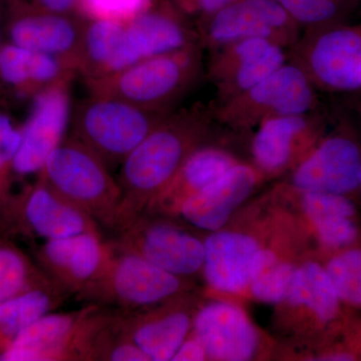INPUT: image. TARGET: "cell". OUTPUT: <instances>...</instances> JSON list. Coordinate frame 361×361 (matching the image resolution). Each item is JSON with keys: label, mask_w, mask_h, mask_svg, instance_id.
<instances>
[{"label": "cell", "mask_w": 361, "mask_h": 361, "mask_svg": "<svg viewBox=\"0 0 361 361\" xmlns=\"http://www.w3.org/2000/svg\"><path fill=\"white\" fill-rule=\"evenodd\" d=\"M202 49L212 51L237 40L263 39L288 51L302 30L275 0H232L198 23Z\"/></svg>", "instance_id": "cell-9"}, {"label": "cell", "mask_w": 361, "mask_h": 361, "mask_svg": "<svg viewBox=\"0 0 361 361\" xmlns=\"http://www.w3.org/2000/svg\"><path fill=\"white\" fill-rule=\"evenodd\" d=\"M357 9H360V14H361V0H360V4H358V8Z\"/></svg>", "instance_id": "cell-42"}, {"label": "cell", "mask_w": 361, "mask_h": 361, "mask_svg": "<svg viewBox=\"0 0 361 361\" xmlns=\"http://www.w3.org/2000/svg\"><path fill=\"white\" fill-rule=\"evenodd\" d=\"M304 30L345 23L360 0H275Z\"/></svg>", "instance_id": "cell-28"}, {"label": "cell", "mask_w": 361, "mask_h": 361, "mask_svg": "<svg viewBox=\"0 0 361 361\" xmlns=\"http://www.w3.org/2000/svg\"><path fill=\"white\" fill-rule=\"evenodd\" d=\"M360 242L330 254L324 264L341 302L353 308H361Z\"/></svg>", "instance_id": "cell-29"}, {"label": "cell", "mask_w": 361, "mask_h": 361, "mask_svg": "<svg viewBox=\"0 0 361 361\" xmlns=\"http://www.w3.org/2000/svg\"><path fill=\"white\" fill-rule=\"evenodd\" d=\"M23 215L30 231L45 240L102 230L89 214L56 193L40 176L25 195Z\"/></svg>", "instance_id": "cell-24"}, {"label": "cell", "mask_w": 361, "mask_h": 361, "mask_svg": "<svg viewBox=\"0 0 361 361\" xmlns=\"http://www.w3.org/2000/svg\"><path fill=\"white\" fill-rule=\"evenodd\" d=\"M195 44H200L198 32L190 25L186 16L175 6L172 0L154 2L145 13L123 23L118 49L106 75L142 59L170 54Z\"/></svg>", "instance_id": "cell-11"}, {"label": "cell", "mask_w": 361, "mask_h": 361, "mask_svg": "<svg viewBox=\"0 0 361 361\" xmlns=\"http://www.w3.org/2000/svg\"><path fill=\"white\" fill-rule=\"evenodd\" d=\"M204 246L201 275L209 291L230 295L247 293L263 247L259 240L248 233L221 229L209 233Z\"/></svg>", "instance_id": "cell-18"}, {"label": "cell", "mask_w": 361, "mask_h": 361, "mask_svg": "<svg viewBox=\"0 0 361 361\" xmlns=\"http://www.w3.org/2000/svg\"><path fill=\"white\" fill-rule=\"evenodd\" d=\"M32 1L45 9L61 13H73L78 4V0H32Z\"/></svg>", "instance_id": "cell-38"}, {"label": "cell", "mask_w": 361, "mask_h": 361, "mask_svg": "<svg viewBox=\"0 0 361 361\" xmlns=\"http://www.w3.org/2000/svg\"><path fill=\"white\" fill-rule=\"evenodd\" d=\"M87 20L127 23L145 13L154 0H80Z\"/></svg>", "instance_id": "cell-34"}, {"label": "cell", "mask_w": 361, "mask_h": 361, "mask_svg": "<svg viewBox=\"0 0 361 361\" xmlns=\"http://www.w3.org/2000/svg\"><path fill=\"white\" fill-rule=\"evenodd\" d=\"M4 39L68 61L78 73L87 20L56 13L30 0H0Z\"/></svg>", "instance_id": "cell-8"}, {"label": "cell", "mask_w": 361, "mask_h": 361, "mask_svg": "<svg viewBox=\"0 0 361 361\" xmlns=\"http://www.w3.org/2000/svg\"><path fill=\"white\" fill-rule=\"evenodd\" d=\"M315 87L300 68L284 63L257 85L213 108L217 122L235 130L257 128L274 116L315 111Z\"/></svg>", "instance_id": "cell-6"}, {"label": "cell", "mask_w": 361, "mask_h": 361, "mask_svg": "<svg viewBox=\"0 0 361 361\" xmlns=\"http://www.w3.org/2000/svg\"><path fill=\"white\" fill-rule=\"evenodd\" d=\"M191 334L205 348L209 360H250L260 348V334L245 311L218 299L199 306Z\"/></svg>", "instance_id": "cell-17"}, {"label": "cell", "mask_w": 361, "mask_h": 361, "mask_svg": "<svg viewBox=\"0 0 361 361\" xmlns=\"http://www.w3.org/2000/svg\"><path fill=\"white\" fill-rule=\"evenodd\" d=\"M173 361H200L208 360L205 348L200 341L190 334L189 336L180 344Z\"/></svg>", "instance_id": "cell-37"}, {"label": "cell", "mask_w": 361, "mask_h": 361, "mask_svg": "<svg viewBox=\"0 0 361 361\" xmlns=\"http://www.w3.org/2000/svg\"><path fill=\"white\" fill-rule=\"evenodd\" d=\"M172 111L140 108L114 97L90 94L73 106L71 137L113 170Z\"/></svg>", "instance_id": "cell-4"}, {"label": "cell", "mask_w": 361, "mask_h": 361, "mask_svg": "<svg viewBox=\"0 0 361 361\" xmlns=\"http://www.w3.org/2000/svg\"><path fill=\"white\" fill-rule=\"evenodd\" d=\"M199 300L193 292L147 310L116 311L118 325L149 361H170L191 334Z\"/></svg>", "instance_id": "cell-12"}, {"label": "cell", "mask_w": 361, "mask_h": 361, "mask_svg": "<svg viewBox=\"0 0 361 361\" xmlns=\"http://www.w3.org/2000/svg\"><path fill=\"white\" fill-rule=\"evenodd\" d=\"M296 192L300 196L301 209L310 225L334 218L358 217L355 204L348 196L320 192Z\"/></svg>", "instance_id": "cell-32"}, {"label": "cell", "mask_w": 361, "mask_h": 361, "mask_svg": "<svg viewBox=\"0 0 361 361\" xmlns=\"http://www.w3.org/2000/svg\"><path fill=\"white\" fill-rule=\"evenodd\" d=\"M61 197L89 214L102 229L113 232L121 188L101 159L68 135L39 173Z\"/></svg>", "instance_id": "cell-5"}, {"label": "cell", "mask_w": 361, "mask_h": 361, "mask_svg": "<svg viewBox=\"0 0 361 361\" xmlns=\"http://www.w3.org/2000/svg\"><path fill=\"white\" fill-rule=\"evenodd\" d=\"M231 1L232 0H172L180 13L187 18H195L197 23L205 20Z\"/></svg>", "instance_id": "cell-36"}, {"label": "cell", "mask_w": 361, "mask_h": 361, "mask_svg": "<svg viewBox=\"0 0 361 361\" xmlns=\"http://www.w3.org/2000/svg\"><path fill=\"white\" fill-rule=\"evenodd\" d=\"M94 307L73 312H51L26 327L0 355L2 361L78 360L80 332Z\"/></svg>", "instance_id": "cell-19"}, {"label": "cell", "mask_w": 361, "mask_h": 361, "mask_svg": "<svg viewBox=\"0 0 361 361\" xmlns=\"http://www.w3.org/2000/svg\"><path fill=\"white\" fill-rule=\"evenodd\" d=\"M323 125L315 111L263 121L252 139L254 166L271 177L293 170L322 139Z\"/></svg>", "instance_id": "cell-16"}, {"label": "cell", "mask_w": 361, "mask_h": 361, "mask_svg": "<svg viewBox=\"0 0 361 361\" xmlns=\"http://www.w3.org/2000/svg\"><path fill=\"white\" fill-rule=\"evenodd\" d=\"M20 129L11 116L0 111V200L6 201L13 164L20 149Z\"/></svg>", "instance_id": "cell-35"}, {"label": "cell", "mask_w": 361, "mask_h": 361, "mask_svg": "<svg viewBox=\"0 0 361 361\" xmlns=\"http://www.w3.org/2000/svg\"><path fill=\"white\" fill-rule=\"evenodd\" d=\"M361 147L353 135L337 130L322 137L292 170V189L350 196L360 191Z\"/></svg>", "instance_id": "cell-13"}, {"label": "cell", "mask_w": 361, "mask_h": 361, "mask_svg": "<svg viewBox=\"0 0 361 361\" xmlns=\"http://www.w3.org/2000/svg\"><path fill=\"white\" fill-rule=\"evenodd\" d=\"M78 75L68 61L23 49L4 40L0 49V90L6 102L32 99L40 92Z\"/></svg>", "instance_id": "cell-21"}, {"label": "cell", "mask_w": 361, "mask_h": 361, "mask_svg": "<svg viewBox=\"0 0 361 361\" xmlns=\"http://www.w3.org/2000/svg\"><path fill=\"white\" fill-rule=\"evenodd\" d=\"M49 279L35 269L18 249L0 244V303Z\"/></svg>", "instance_id": "cell-30"}, {"label": "cell", "mask_w": 361, "mask_h": 361, "mask_svg": "<svg viewBox=\"0 0 361 361\" xmlns=\"http://www.w3.org/2000/svg\"><path fill=\"white\" fill-rule=\"evenodd\" d=\"M123 28V23L116 21L87 20L78 65V75L84 80L109 73Z\"/></svg>", "instance_id": "cell-27"}, {"label": "cell", "mask_w": 361, "mask_h": 361, "mask_svg": "<svg viewBox=\"0 0 361 361\" xmlns=\"http://www.w3.org/2000/svg\"><path fill=\"white\" fill-rule=\"evenodd\" d=\"M106 255V242L101 232L47 240L39 252L47 276L75 295L97 276Z\"/></svg>", "instance_id": "cell-22"}, {"label": "cell", "mask_w": 361, "mask_h": 361, "mask_svg": "<svg viewBox=\"0 0 361 361\" xmlns=\"http://www.w3.org/2000/svg\"><path fill=\"white\" fill-rule=\"evenodd\" d=\"M351 341H355L353 342V348L355 349L358 356H361V325L360 329L357 330V334L356 336H353Z\"/></svg>", "instance_id": "cell-40"}, {"label": "cell", "mask_w": 361, "mask_h": 361, "mask_svg": "<svg viewBox=\"0 0 361 361\" xmlns=\"http://www.w3.org/2000/svg\"><path fill=\"white\" fill-rule=\"evenodd\" d=\"M114 239L176 276L192 281L202 274L204 240L176 222L175 218L142 213Z\"/></svg>", "instance_id": "cell-10"}, {"label": "cell", "mask_w": 361, "mask_h": 361, "mask_svg": "<svg viewBox=\"0 0 361 361\" xmlns=\"http://www.w3.org/2000/svg\"><path fill=\"white\" fill-rule=\"evenodd\" d=\"M358 186H360V191H361V161L360 167V175H358Z\"/></svg>", "instance_id": "cell-41"}, {"label": "cell", "mask_w": 361, "mask_h": 361, "mask_svg": "<svg viewBox=\"0 0 361 361\" xmlns=\"http://www.w3.org/2000/svg\"><path fill=\"white\" fill-rule=\"evenodd\" d=\"M4 23H2V13H1V4H0V49H1L2 44L4 42ZM7 102L4 94H2L1 90H0V106H4Z\"/></svg>", "instance_id": "cell-39"}, {"label": "cell", "mask_w": 361, "mask_h": 361, "mask_svg": "<svg viewBox=\"0 0 361 361\" xmlns=\"http://www.w3.org/2000/svg\"><path fill=\"white\" fill-rule=\"evenodd\" d=\"M240 161L219 147L203 145L188 157L165 189L147 206L144 213L176 218L180 205L222 177Z\"/></svg>", "instance_id": "cell-23"}, {"label": "cell", "mask_w": 361, "mask_h": 361, "mask_svg": "<svg viewBox=\"0 0 361 361\" xmlns=\"http://www.w3.org/2000/svg\"><path fill=\"white\" fill-rule=\"evenodd\" d=\"M63 82L40 92L20 128V145L13 172L20 176L39 174L49 155L68 135L71 111V85Z\"/></svg>", "instance_id": "cell-15"}, {"label": "cell", "mask_w": 361, "mask_h": 361, "mask_svg": "<svg viewBox=\"0 0 361 361\" xmlns=\"http://www.w3.org/2000/svg\"><path fill=\"white\" fill-rule=\"evenodd\" d=\"M288 51L289 63L300 68L315 89H361V26L341 23L304 30Z\"/></svg>", "instance_id": "cell-7"}, {"label": "cell", "mask_w": 361, "mask_h": 361, "mask_svg": "<svg viewBox=\"0 0 361 361\" xmlns=\"http://www.w3.org/2000/svg\"><path fill=\"white\" fill-rule=\"evenodd\" d=\"M68 295L49 278L0 303V339L4 348L26 327L59 307Z\"/></svg>", "instance_id": "cell-26"}, {"label": "cell", "mask_w": 361, "mask_h": 361, "mask_svg": "<svg viewBox=\"0 0 361 361\" xmlns=\"http://www.w3.org/2000/svg\"><path fill=\"white\" fill-rule=\"evenodd\" d=\"M297 265L281 258L252 280L248 293L255 300L281 305L286 299Z\"/></svg>", "instance_id": "cell-31"}, {"label": "cell", "mask_w": 361, "mask_h": 361, "mask_svg": "<svg viewBox=\"0 0 361 361\" xmlns=\"http://www.w3.org/2000/svg\"><path fill=\"white\" fill-rule=\"evenodd\" d=\"M263 177L255 166L240 161L212 184L189 197L180 205L176 218L180 217L190 227L202 231L223 229Z\"/></svg>", "instance_id": "cell-20"}, {"label": "cell", "mask_w": 361, "mask_h": 361, "mask_svg": "<svg viewBox=\"0 0 361 361\" xmlns=\"http://www.w3.org/2000/svg\"><path fill=\"white\" fill-rule=\"evenodd\" d=\"M193 288L191 280L157 267L113 239L106 242L101 270L77 297L87 304L129 312L167 302Z\"/></svg>", "instance_id": "cell-3"}, {"label": "cell", "mask_w": 361, "mask_h": 361, "mask_svg": "<svg viewBox=\"0 0 361 361\" xmlns=\"http://www.w3.org/2000/svg\"><path fill=\"white\" fill-rule=\"evenodd\" d=\"M320 246L330 253L355 245L361 241L358 217H338L311 224Z\"/></svg>", "instance_id": "cell-33"}, {"label": "cell", "mask_w": 361, "mask_h": 361, "mask_svg": "<svg viewBox=\"0 0 361 361\" xmlns=\"http://www.w3.org/2000/svg\"><path fill=\"white\" fill-rule=\"evenodd\" d=\"M202 49L200 44L192 45L84 82L90 94L114 97L147 110L173 111L203 75Z\"/></svg>", "instance_id": "cell-2"}, {"label": "cell", "mask_w": 361, "mask_h": 361, "mask_svg": "<svg viewBox=\"0 0 361 361\" xmlns=\"http://www.w3.org/2000/svg\"><path fill=\"white\" fill-rule=\"evenodd\" d=\"M215 120L213 109L173 111L121 165V203L113 234L123 231L165 189L188 157L206 144Z\"/></svg>", "instance_id": "cell-1"}, {"label": "cell", "mask_w": 361, "mask_h": 361, "mask_svg": "<svg viewBox=\"0 0 361 361\" xmlns=\"http://www.w3.org/2000/svg\"><path fill=\"white\" fill-rule=\"evenodd\" d=\"M312 318L320 329L330 334L339 331L343 325L344 305L337 295L324 265L308 260L297 266L290 288L283 303Z\"/></svg>", "instance_id": "cell-25"}, {"label": "cell", "mask_w": 361, "mask_h": 361, "mask_svg": "<svg viewBox=\"0 0 361 361\" xmlns=\"http://www.w3.org/2000/svg\"><path fill=\"white\" fill-rule=\"evenodd\" d=\"M286 51L271 40L247 39L211 51L207 77L215 87L219 103L251 89L286 63Z\"/></svg>", "instance_id": "cell-14"}]
</instances>
